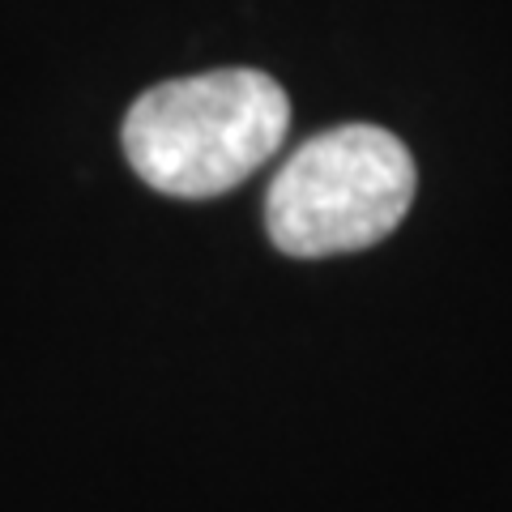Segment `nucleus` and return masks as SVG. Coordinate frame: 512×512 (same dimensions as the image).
Here are the masks:
<instances>
[{
    "mask_svg": "<svg viewBox=\"0 0 512 512\" xmlns=\"http://www.w3.org/2000/svg\"><path fill=\"white\" fill-rule=\"evenodd\" d=\"M291 128V99L269 73L218 69L146 90L124 116V154L150 188L205 201L265 167Z\"/></svg>",
    "mask_w": 512,
    "mask_h": 512,
    "instance_id": "f257e3e1",
    "label": "nucleus"
},
{
    "mask_svg": "<svg viewBox=\"0 0 512 512\" xmlns=\"http://www.w3.org/2000/svg\"><path fill=\"white\" fill-rule=\"evenodd\" d=\"M414 184V158L389 128H329L274 175L265 227L286 256L359 252L406 218Z\"/></svg>",
    "mask_w": 512,
    "mask_h": 512,
    "instance_id": "f03ea898",
    "label": "nucleus"
}]
</instances>
